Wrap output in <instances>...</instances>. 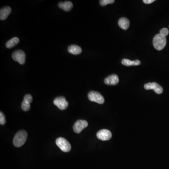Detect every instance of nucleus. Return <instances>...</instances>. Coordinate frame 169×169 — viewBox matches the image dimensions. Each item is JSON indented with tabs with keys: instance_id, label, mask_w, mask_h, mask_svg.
Returning a JSON list of instances; mask_svg holds the SVG:
<instances>
[{
	"instance_id": "6e6552de",
	"label": "nucleus",
	"mask_w": 169,
	"mask_h": 169,
	"mask_svg": "<svg viewBox=\"0 0 169 169\" xmlns=\"http://www.w3.org/2000/svg\"><path fill=\"white\" fill-rule=\"evenodd\" d=\"M144 88L146 90H154L157 94H161L163 92V87L156 82L145 84Z\"/></svg>"
},
{
	"instance_id": "2eb2a0df",
	"label": "nucleus",
	"mask_w": 169,
	"mask_h": 169,
	"mask_svg": "<svg viewBox=\"0 0 169 169\" xmlns=\"http://www.w3.org/2000/svg\"><path fill=\"white\" fill-rule=\"evenodd\" d=\"M119 26L122 29L127 30L130 25L129 20L126 18H121L119 19L118 22Z\"/></svg>"
},
{
	"instance_id": "412c9836",
	"label": "nucleus",
	"mask_w": 169,
	"mask_h": 169,
	"mask_svg": "<svg viewBox=\"0 0 169 169\" xmlns=\"http://www.w3.org/2000/svg\"><path fill=\"white\" fill-rule=\"evenodd\" d=\"M155 1V0H143V2L145 4H150Z\"/></svg>"
},
{
	"instance_id": "f3484780",
	"label": "nucleus",
	"mask_w": 169,
	"mask_h": 169,
	"mask_svg": "<svg viewBox=\"0 0 169 169\" xmlns=\"http://www.w3.org/2000/svg\"><path fill=\"white\" fill-rule=\"evenodd\" d=\"M19 42V39L18 37H14L7 42L6 47L8 48H11L18 44Z\"/></svg>"
},
{
	"instance_id": "f257e3e1",
	"label": "nucleus",
	"mask_w": 169,
	"mask_h": 169,
	"mask_svg": "<svg viewBox=\"0 0 169 169\" xmlns=\"http://www.w3.org/2000/svg\"><path fill=\"white\" fill-rule=\"evenodd\" d=\"M27 137L28 133L25 131H19L15 135L13 143L16 147H20L25 143Z\"/></svg>"
},
{
	"instance_id": "9b49d317",
	"label": "nucleus",
	"mask_w": 169,
	"mask_h": 169,
	"mask_svg": "<svg viewBox=\"0 0 169 169\" xmlns=\"http://www.w3.org/2000/svg\"><path fill=\"white\" fill-rule=\"evenodd\" d=\"M104 83L108 85H115L119 83V77L116 74L110 75L105 78Z\"/></svg>"
},
{
	"instance_id": "aec40b11",
	"label": "nucleus",
	"mask_w": 169,
	"mask_h": 169,
	"mask_svg": "<svg viewBox=\"0 0 169 169\" xmlns=\"http://www.w3.org/2000/svg\"><path fill=\"white\" fill-rule=\"evenodd\" d=\"M6 123V119L4 114L1 112H0V124L1 125H4Z\"/></svg>"
},
{
	"instance_id": "6ab92c4d",
	"label": "nucleus",
	"mask_w": 169,
	"mask_h": 169,
	"mask_svg": "<svg viewBox=\"0 0 169 169\" xmlns=\"http://www.w3.org/2000/svg\"><path fill=\"white\" fill-rule=\"evenodd\" d=\"M169 30L167 28H163L160 31V34L164 37H166V36L169 34Z\"/></svg>"
},
{
	"instance_id": "4468645a",
	"label": "nucleus",
	"mask_w": 169,
	"mask_h": 169,
	"mask_svg": "<svg viewBox=\"0 0 169 169\" xmlns=\"http://www.w3.org/2000/svg\"><path fill=\"white\" fill-rule=\"evenodd\" d=\"M58 7L65 11H69L73 8V4L71 2L66 1L64 2H60L58 3Z\"/></svg>"
},
{
	"instance_id": "0eeeda50",
	"label": "nucleus",
	"mask_w": 169,
	"mask_h": 169,
	"mask_svg": "<svg viewBox=\"0 0 169 169\" xmlns=\"http://www.w3.org/2000/svg\"><path fill=\"white\" fill-rule=\"evenodd\" d=\"M87 121L84 120H78L75 123L73 126L74 131L77 133H80L84 129L88 126Z\"/></svg>"
},
{
	"instance_id": "f8f14e48",
	"label": "nucleus",
	"mask_w": 169,
	"mask_h": 169,
	"mask_svg": "<svg viewBox=\"0 0 169 169\" xmlns=\"http://www.w3.org/2000/svg\"><path fill=\"white\" fill-rule=\"evenodd\" d=\"M11 9L9 6L3 7L0 10V19L1 20H5L8 15L11 14Z\"/></svg>"
},
{
	"instance_id": "1a4fd4ad",
	"label": "nucleus",
	"mask_w": 169,
	"mask_h": 169,
	"mask_svg": "<svg viewBox=\"0 0 169 169\" xmlns=\"http://www.w3.org/2000/svg\"><path fill=\"white\" fill-rule=\"evenodd\" d=\"M98 139L102 141H108L112 137V133L109 130L102 129L98 132L96 134Z\"/></svg>"
},
{
	"instance_id": "dca6fc26",
	"label": "nucleus",
	"mask_w": 169,
	"mask_h": 169,
	"mask_svg": "<svg viewBox=\"0 0 169 169\" xmlns=\"http://www.w3.org/2000/svg\"><path fill=\"white\" fill-rule=\"evenodd\" d=\"M122 63L123 65L125 66H130L131 65H139L141 64V62L140 60H136L135 61H131L129 59L126 58H124L122 59Z\"/></svg>"
},
{
	"instance_id": "9d476101",
	"label": "nucleus",
	"mask_w": 169,
	"mask_h": 169,
	"mask_svg": "<svg viewBox=\"0 0 169 169\" xmlns=\"http://www.w3.org/2000/svg\"><path fill=\"white\" fill-rule=\"evenodd\" d=\"M33 101V97L29 94L25 95L22 102L21 108L24 112H27L30 108V103Z\"/></svg>"
},
{
	"instance_id": "7ed1b4c3",
	"label": "nucleus",
	"mask_w": 169,
	"mask_h": 169,
	"mask_svg": "<svg viewBox=\"0 0 169 169\" xmlns=\"http://www.w3.org/2000/svg\"><path fill=\"white\" fill-rule=\"evenodd\" d=\"M56 144L64 152H68L71 149V145L68 141L63 137H59L56 140Z\"/></svg>"
},
{
	"instance_id": "ddd939ff",
	"label": "nucleus",
	"mask_w": 169,
	"mask_h": 169,
	"mask_svg": "<svg viewBox=\"0 0 169 169\" xmlns=\"http://www.w3.org/2000/svg\"><path fill=\"white\" fill-rule=\"evenodd\" d=\"M68 51L70 54L77 55L80 54L82 52V49L79 46L72 45L69 46L68 47Z\"/></svg>"
},
{
	"instance_id": "39448f33",
	"label": "nucleus",
	"mask_w": 169,
	"mask_h": 169,
	"mask_svg": "<svg viewBox=\"0 0 169 169\" xmlns=\"http://www.w3.org/2000/svg\"><path fill=\"white\" fill-rule=\"evenodd\" d=\"M12 57L14 61L19 63V64H24L25 61V53L21 50H17L13 53Z\"/></svg>"
},
{
	"instance_id": "423d86ee",
	"label": "nucleus",
	"mask_w": 169,
	"mask_h": 169,
	"mask_svg": "<svg viewBox=\"0 0 169 169\" xmlns=\"http://www.w3.org/2000/svg\"><path fill=\"white\" fill-rule=\"evenodd\" d=\"M54 105H56L61 110H64L67 108L68 102L66 101L64 97H57L54 99L53 102Z\"/></svg>"
},
{
	"instance_id": "20e7f679",
	"label": "nucleus",
	"mask_w": 169,
	"mask_h": 169,
	"mask_svg": "<svg viewBox=\"0 0 169 169\" xmlns=\"http://www.w3.org/2000/svg\"><path fill=\"white\" fill-rule=\"evenodd\" d=\"M88 98L91 102H96L98 104H103L104 98L100 93L96 91H90L88 94Z\"/></svg>"
},
{
	"instance_id": "a211bd4d",
	"label": "nucleus",
	"mask_w": 169,
	"mask_h": 169,
	"mask_svg": "<svg viewBox=\"0 0 169 169\" xmlns=\"http://www.w3.org/2000/svg\"><path fill=\"white\" fill-rule=\"evenodd\" d=\"M115 2L114 0H101L100 4L102 6H105L108 4H112Z\"/></svg>"
},
{
	"instance_id": "f03ea898",
	"label": "nucleus",
	"mask_w": 169,
	"mask_h": 169,
	"mask_svg": "<svg viewBox=\"0 0 169 169\" xmlns=\"http://www.w3.org/2000/svg\"><path fill=\"white\" fill-rule=\"evenodd\" d=\"M166 38L160 34H157L154 37L153 40L154 47L158 50H163L166 45Z\"/></svg>"
}]
</instances>
